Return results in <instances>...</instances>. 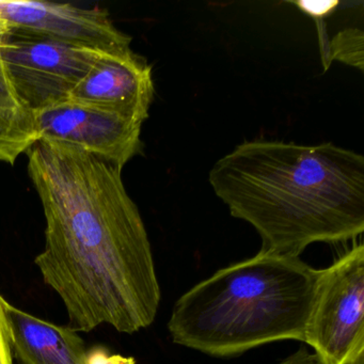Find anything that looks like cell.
<instances>
[{
	"label": "cell",
	"instance_id": "4",
	"mask_svg": "<svg viewBox=\"0 0 364 364\" xmlns=\"http://www.w3.org/2000/svg\"><path fill=\"white\" fill-rule=\"evenodd\" d=\"M321 364H351L364 353V245L319 272L304 342Z\"/></svg>",
	"mask_w": 364,
	"mask_h": 364
},
{
	"label": "cell",
	"instance_id": "9",
	"mask_svg": "<svg viewBox=\"0 0 364 364\" xmlns=\"http://www.w3.org/2000/svg\"><path fill=\"white\" fill-rule=\"evenodd\" d=\"M14 357L21 364H85L87 347L78 332L33 316L4 298Z\"/></svg>",
	"mask_w": 364,
	"mask_h": 364
},
{
	"label": "cell",
	"instance_id": "17",
	"mask_svg": "<svg viewBox=\"0 0 364 364\" xmlns=\"http://www.w3.org/2000/svg\"><path fill=\"white\" fill-rule=\"evenodd\" d=\"M10 33V28L1 18H0V46L5 43L7 40L8 36Z\"/></svg>",
	"mask_w": 364,
	"mask_h": 364
},
{
	"label": "cell",
	"instance_id": "5",
	"mask_svg": "<svg viewBox=\"0 0 364 364\" xmlns=\"http://www.w3.org/2000/svg\"><path fill=\"white\" fill-rule=\"evenodd\" d=\"M101 55L14 29L0 46V59L12 88L31 114L69 101Z\"/></svg>",
	"mask_w": 364,
	"mask_h": 364
},
{
	"label": "cell",
	"instance_id": "12",
	"mask_svg": "<svg viewBox=\"0 0 364 364\" xmlns=\"http://www.w3.org/2000/svg\"><path fill=\"white\" fill-rule=\"evenodd\" d=\"M0 117L33 127V114L27 112L18 101L11 82L0 59Z\"/></svg>",
	"mask_w": 364,
	"mask_h": 364
},
{
	"label": "cell",
	"instance_id": "2",
	"mask_svg": "<svg viewBox=\"0 0 364 364\" xmlns=\"http://www.w3.org/2000/svg\"><path fill=\"white\" fill-rule=\"evenodd\" d=\"M215 195L255 228L261 251L299 257L364 231V157L331 142L251 140L210 169Z\"/></svg>",
	"mask_w": 364,
	"mask_h": 364
},
{
	"label": "cell",
	"instance_id": "1",
	"mask_svg": "<svg viewBox=\"0 0 364 364\" xmlns=\"http://www.w3.org/2000/svg\"><path fill=\"white\" fill-rule=\"evenodd\" d=\"M28 173L46 219L35 264L61 298L68 327L103 323L121 333L150 327L161 301L146 225L122 169L73 146L37 141Z\"/></svg>",
	"mask_w": 364,
	"mask_h": 364
},
{
	"label": "cell",
	"instance_id": "7",
	"mask_svg": "<svg viewBox=\"0 0 364 364\" xmlns=\"http://www.w3.org/2000/svg\"><path fill=\"white\" fill-rule=\"evenodd\" d=\"M0 18L14 31L88 48L100 54L131 52L132 38L119 31L105 10L70 4L0 0Z\"/></svg>",
	"mask_w": 364,
	"mask_h": 364
},
{
	"label": "cell",
	"instance_id": "18",
	"mask_svg": "<svg viewBox=\"0 0 364 364\" xmlns=\"http://www.w3.org/2000/svg\"><path fill=\"white\" fill-rule=\"evenodd\" d=\"M351 364H364V353L360 355Z\"/></svg>",
	"mask_w": 364,
	"mask_h": 364
},
{
	"label": "cell",
	"instance_id": "11",
	"mask_svg": "<svg viewBox=\"0 0 364 364\" xmlns=\"http://www.w3.org/2000/svg\"><path fill=\"white\" fill-rule=\"evenodd\" d=\"M38 141L35 129L0 117V161L14 165Z\"/></svg>",
	"mask_w": 364,
	"mask_h": 364
},
{
	"label": "cell",
	"instance_id": "10",
	"mask_svg": "<svg viewBox=\"0 0 364 364\" xmlns=\"http://www.w3.org/2000/svg\"><path fill=\"white\" fill-rule=\"evenodd\" d=\"M363 37L361 29L348 28L338 33L323 50L325 70L333 61H340L363 71Z\"/></svg>",
	"mask_w": 364,
	"mask_h": 364
},
{
	"label": "cell",
	"instance_id": "8",
	"mask_svg": "<svg viewBox=\"0 0 364 364\" xmlns=\"http://www.w3.org/2000/svg\"><path fill=\"white\" fill-rule=\"evenodd\" d=\"M154 95L152 67L131 50L102 54L69 100L144 123Z\"/></svg>",
	"mask_w": 364,
	"mask_h": 364
},
{
	"label": "cell",
	"instance_id": "14",
	"mask_svg": "<svg viewBox=\"0 0 364 364\" xmlns=\"http://www.w3.org/2000/svg\"><path fill=\"white\" fill-rule=\"evenodd\" d=\"M3 300V296L0 295V364H14V351Z\"/></svg>",
	"mask_w": 364,
	"mask_h": 364
},
{
	"label": "cell",
	"instance_id": "3",
	"mask_svg": "<svg viewBox=\"0 0 364 364\" xmlns=\"http://www.w3.org/2000/svg\"><path fill=\"white\" fill-rule=\"evenodd\" d=\"M321 269L259 250L183 294L168 331L176 344L231 358L278 342H304Z\"/></svg>",
	"mask_w": 364,
	"mask_h": 364
},
{
	"label": "cell",
	"instance_id": "16",
	"mask_svg": "<svg viewBox=\"0 0 364 364\" xmlns=\"http://www.w3.org/2000/svg\"><path fill=\"white\" fill-rule=\"evenodd\" d=\"M278 364H321L316 355L311 353L306 347L301 346L297 351L285 358Z\"/></svg>",
	"mask_w": 364,
	"mask_h": 364
},
{
	"label": "cell",
	"instance_id": "15",
	"mask_svg": "<svg viewBox=\"0 0 364 364\" xmlns=\"http://www.w3.org/2000/svg\"><path fill=\"white\" fill-rule=\"evenodd\" d=\"M301 11L306 12L309 16L313 18H321L328 16L333 11L334 8L338 5V1H326V3H306V1H299L294 3Z\"/></svg>",
	"mask_w": 364,
	"mask_h": 364
},
{
	"label": "cell",
	"instance_id": "6",
	"mask_svg": "<svg viewBox=\"0 0 364 364\" xmlns=\"http://www.w3.org/2000/svg\"><path fill=\"white\" fill-rule=\"evenodd\" d=\"M33 120L38 141L73 146L121 169L144 148V123L70 100L36 112Z\"/></svg>",
	"mask_w": 364,
	"mask_h": 364
},
{
	"label": "cell",
	"instance_id": "13",
	"mask_svg": "<svg viewBox=\"0 0 364 364\" xmlns=\"http://www.w3.org/2000/svg\"><path fill=\"white\" fill-rule=\"evenodd\" d=\"M85 364H137L135 358L125 357L120 353H112L105 346L91 347L87 349Z\"/></svg>",
	"mask_w": 364,
	"mask_h": 364
}]
</instances>
